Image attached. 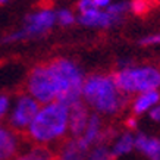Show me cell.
Segmentation results:
<instances>
[{"label": "cell", "mask_w": 160, "mask_h": 160, "mask_svg": "<svg viewBox=\"0 0 160 160\" xmlns=\"http://www.w3.org/2000/svg\"><path fill=\"white\" fill-rule=\"evenodd\" d=\"M106 10L109 13H112L113 16L122 18L126 12H129V2H115L106 8Z\"/></svg>", "instance_id": "d6986e66"}, {"label": "cell", "mask_w": 160, "mask_h": 160, "mask_svg": "<svg viewBox=\"0 0 160 160\" xmlns=\"http://www.w3.org/2000/svg\"><path fill=\"white\" fill-rule=\"evenodd\" d=\"M9 3V0H0V6H5Z\"/></svg>", "instance_id": "484cf974"}, {"label": "cell", "mask_w": 160, "mask_h": 160, "mask_svg": "<svg viewBox=\"0 0 160 160\" xmlns=\"http://www.w3.org/2000/svg\"><path fill=\"white\" fill-rule=\"evenodd\" d=\"M54 12H56V24H59L60 27H71L77 22V16L71 9L62 8Z\"/></svg>", "instance_id": "2e32d148"}, {"label": "cell", "mask_w": 160, "mask_h": 160, "mask_svg": "<svg viewBox=\"0 0 160 160\" xmlns=\"http://www.w3.org/2000/svg\"><path fill=\"white\" fill-rule=\"evenodd\" d=\"M77 9H78L79 13H85V12H88V10L96 9V5H94L92 0H78Z\"/></svg>", "instance_id": "7402d4cb"}, {"label": "cell", "mask_w": 160, "mask_h": 160, "mask_svg": "<svg viewBox=\"0 0 160 160\" xmlns=\"http://www.w3.org/2000/svg\"><path fill=\"white\" fill-rule=\"evenodd\" d=\"M153 0H132L129 2V10L135 15H144L151 10Z\"/></svg>", "instance_id": "ac0fdd59"}, {"label": "cell", "mask_w": 160, "mask_h": 160, "mask_svg": "<svg viewBox=\"0 0 160 160\" xmlns=\"http://www.w3.org/2000/svg\"><path fill=\"white\" fill-rule=\"evenodd\" d=\"M135 148L148 160H160V138L138 132L135 135Z\"/></svg>", "instance_id": "7c38bea8"}, {"label": "cell", "mask_w": 160, "mask_h": 160, "mask_svg": "<svg viewBox=\"0 0 160 160\" xmlns=\"http://www.w3.org/2000/svg\"><path fill=\"white\" fill-rule=\"evenodd\" d=\"M40 104L34 97H31L28 92L21 94L16 97L13 104H10L9 116H8V123L9 128H12L15 132H25L31 125V122L34 121V118L38 113Z\"/></svg>", "instance_id": "8992f818"}, {"label": "cell", "mask_w": 160, "mask_h": 160, "mask_svg": "<svg viewBox=\"0 0 160 160\" xmlns=\"http://www.w3.org/2000/svg\"><path fill=\"white\" fill-rule=\"evenodd\" d=\"M97 9H106L107 6L112 3V0H92Z\"/></svg>", "instance_id": "d4e9b609"}, {"label": "cell", "mask_w": 160, "mask_h": 160, "mask_svg": "<svg viewBox=\"0 0 160 160\" xmlns=\"http://www.w3.org/2000/svg\"><path fill=\"white\" fill-rule=\"evenodd\" d=\"M103 129H104V126H103L102 118H100V115H98V113H96V112H94V113H91V115H90L87 128H85L84 134L81 135V138H82L84 142H85V144L91 148V147H94L96 144H98Z\"/></svg>", "instance_id": "4fadbf2b"}, {"label": "cell", "mask_w": 160, "mask_h": 160, "mask_svg": "<svg viewBox=\"0 0 160 160\" xmlns=\"http://www.w3.org/2000/svg\"><path fill=\"white\" fill-rule=\"evenodd\" d=\"M87 160H112L110 157V148L107 144H97L90 148Z\"/></svg>", "instance_id": "e0dca14e"}, {"label": "cell", "mask_w": 160, "mask_h": 160, "mask_svg": "<svg viewBox=\"0 0 160 160\" xmlns=\"http://www.w3.org/2000/svg\"><path fill=\"white\" fill-rule=\"evenodd\" d=\"M85 79L77 62L66 58L53 59L35 65L27 77V92L40 104L60 102L66 106L82 100V84Z\"/></svg>", "instance_id": "6da1fadb"}, {"label": "cell", "mask_w": 160, "mask_h": 160, "mask_svg": "<svg viewBox=\"0 0 160 160\" xmlns=\"http://www.w3.org/2000/svg\"><path fill=\"white\" fill-rule=\"evenodd\" d=\"M77 22H79L84 27H88V28H110V27L121 24L122 18L113 16L106 9L103 10L96 8V9L88 10L85 13H79V16L77 18Z\"/></svg>", "instance_id": "52a82bcc"}, {"label": "cell", "mask_w": 160, "mask_h": 160, "mask_svg": "<svg viewBox=\"0 0 160 160\" xmlns=\"http://www.w3.org/2000/svg\"><path fill=\"white\" fill-rule=\"evenodd\" d=\"M90 147L82 141L81 137L73 138L71 137L68 141H65L56 156V160H87Z\"/></svg>", "instance_id": "30bf717a"}, {"label": "cell", "mask_w": 160, "mask_h": 160, "mask_svg": "<svg viewBox=\"0 0 160 160\" xmlns=\"http://www.w3.org/2000/svg\"><path fill=\"white\" fill-rule=\"evenodd\" d=\"M82 102L98 115L113 116L128 104V96L119 90L113 75L92 73L84 79Z\"/></svg>", "instance_id": "7a4b0ae2"}, {"label": "cell", "mask_w": 160, "mask_h": 160, "mask_svg": "<svg viewBox=\"0 0 160 160\" xmlns=\"http://www.w3.org/2000/svg\"><path fill=\"white\" fill-rule=\"evenodd\" d=\"M148 116H150L151 121L159 122V123H160V103H159V104H156V106L153 107L150 112H148Z\"/></svg>", "instance_id": "603a6c76"}, {"label": "cell", "mask_w": 160, "mask_h": 160, "mask_svg": "<svg viewBox=\"0 0 160 160\" xmlns=\"http://www.w3.org/2000/svg\"><path fill=\"white\" fill-rule=\"evenodd\" d=\"M90 110L88 106L82 100L73 103L69 106V122H68V128H69V134L73 138L81 137L87 128L88 119H90Z\"/></svg>", "instance_id": "ba28073f"}, {"label": "cell", "mask_w": 160, "mask_h": 160, "mask_svg": "<svg viewBox=\"0 0 160 160\" xmlns=\"http://www.w3.org/2000/svg\"><path fill=\"white\" fill-rule=\"evenodd\" d=\"M160 103V91L153 90V91H144L135 94V97L131 102V110L134 116H141L148 112Z\"/></svg>", "instance_id": "8fae6325"}, {"label": "cell", "mask_w": 160, "mask_h": 160, "mask_svg": "<svg viewBox=\"0 0 160 160\" xmlns=\"http://www.w3.org/2000/svg\"><path fill=\"white\" fill-rule=\"evenodd\" d=\"M138 43H140L141 46H160V32L151 34V35H146V37L140 38Z\"/></svg>", "instance_id": "ffe728a7"}, {"label": "cell", "mask_w": 160, "mask_h": 160, "mask_svg": "<svg viewBox=\"0 0 160 160\" xmlns=\"http://www.w3.org/2000/svg\"><path fill=\"white\" fill-rule=\"evenodd\" d=\"M109 148H110L112 160L119 159V157H122L125 154H129L135 148V135L132 132H123L121 135H116L115 142Z\"/></svg>", "instance_id": "5bb4252c"}, {"label": "cell", "mask_w": 160, "mask_h": 160, "mask_svg": "<svg viewBox=\"0 0 160 160\" xmlns=\"http://www.w3.org/2000/svg\"><path fill=\"white\" fill-rule=\"evenodd\" d=\"M69 106L60 102H52L40 107L25 135L34 144L49 146L62 140L69 132Z\"/></svg>", "instance_id": "3957f363"}, {"label": "cell", "mask_w": 160, "mask_h": 160, "mask_svg": "<svg viewBox=\"0 0 160 160\" xmlns=\"http://www.w3.org/2000/svg\"><path fill=\"white\" fill-rule=\"evenodd\" d=\"M125 125H126V128H129V129H135V128H138V121H137V116H129L125 121Z\"/></svg>", "instance_id": "cb8c5ba5"}, {"label": "cell", "mask_w": 160, "mask_h": 160, "mask_svg": "<svg viewBox=\"0 0 160 160\" xmlns=\"http://www.w3.org/2000/svg\"><path fill=\"white\" fill-rule=\"evenodd\" d=\"M113 78L119 90L126 96L160 88V69L153 65H129L126 68H119Z\"/></svg>", "instance_id": "277c9868"}, {"label": "cell", "mask_w": 160, "mask_h": 160, "mask_svg": "<svg viewBox=\"0 0 160 160\" xmlns=\"http://www.w3.org/2000/svg\"><path fill=\"white\" fill-rule=\"evenodd\" d=\"M54 25H56V12L50 8H41L27 15L24 18V25L19 29L8 34L2 41L5 44H12L24 40L38 38L47 34Z\"/></svg>", "instance_id": "5b68a950"}, {"label": "cell", "mask_w": 160, "mask_h": 160, "mask_svg": "<svg viewBox=\"0 0 160 160\" xmlns=\"http://www.w3.org/2000/svg\"><path fill=\"white\" fill-rule=\"evenodd\" d=\"M10 109V97L6 94H0V119L8 115V112Z\"/></svg>", "instance_id": "44dd1931"}, {"label": "cell", "mask_w": 160, "mask_h": 160, "mask_svg": "<svg viewBox=\"0 0 160 160\" xmlns=\"http://www.w3.org/2000/svg\"><path fill=\"white\" fill-rule=\"evenodd\" d=\"M13 160H56V154L52 148L41 144H34L27 151L16 154Z\"/></svg>", "instance_id": "9a60e30c"}, {"label": "cell", "mask_w": 160, "mask_h": 160, "mask_svg": "<svg viewBox=\"0 0 160 160\" xmlns=\"http://www.w3.org/2000/svg\"><path fill=\"white\" fill-rule=\"evenodd\" d=\"M21 147V137L12 128L0 125V160H12Z\"/></svg>", "instance_id": "9c48e42d"}]
</instances>
